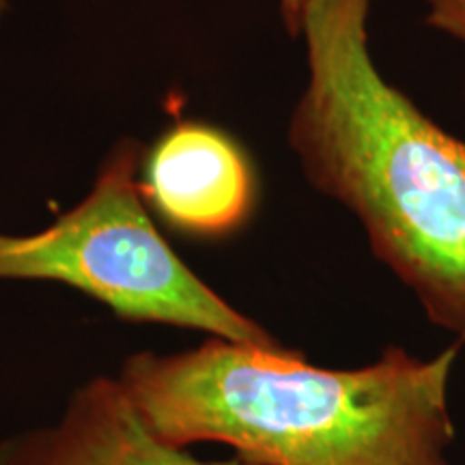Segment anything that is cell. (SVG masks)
I'll return each mask as SVG.
<instances>
[{"label": "cell", "mask_w": 465, "mask_h": 465, "mask_svg": "<svg viewBox=\"0 0 465 465\" xmlns=\"http://www.w3.org/2000/svg\"><path fill=\"white\" fill-rule=\"evenodd\" d=\"M459 349L418 358L391 345L358 369H323L291 347L209 336L188 351L132 353L116 380L177 449L216 441L250 465H455Z\"/></svg>", "instance_id": "6da1fadb"}, {"label": "cell", "mask_w": 465, "mask_h": 465, "mask_svg": "<svg viewBox=\"0 0 465 465\" xmlns=\"http://www.w3.org/2000/svg\"><path fill=\"white\" fill-rule=\"evenodd\" d=\"M371 0H311L308 83L289 143L312 188L347 207L435 328L465 345V141L388 83Z\"/></svg>", "instance_id": "7a4b0ae2"}, {"label": "cell", "mask_w": 465, "mask_h": 465, "mask_svg": "<svg viewBox=\"0 0 465 465\" xmlns=\"http://www.w3.org/2000/svg\"><path fill=\"white\" fill-rule=\"evenodd\" d=\"M141 144L119 143L83 203L33 235L0 232V281H50L83 291L116 317L287 349L203 282L147 212Z\"/></svg>", "instance_id": "3957f363"}, {"label": "cell", "mask_w": 465, "mask_h": 465, "mask_svg": "<svg viewBox=\"0 0 465 465\" xmlns=\"http://www.w3.org/2000/svg\"><path fill=\"white\" fill-rule=\"evenodd\" d=\"M144 203L173 229L224 237L242 229L257 203L250 158L229 134L185 121L168 130L143 164Z\"/></svg>", "instance_id": "277c9868"}, {"label": "cell", "mask_w": 465, "mask_h": 465, "mask_svg": "<svg viewBox=\"0 0 465 465\" xmlns=\"http://www.w3.org/2000/svg\"><path fill=\"white\" fill-rule=\"evenodd\" d=\"M0 465H250L203 461L149 429L116 377L97 375L69 394L54 420L0 438Z\"/></svg>", "instance_id": "5b68a950"}, {"label": "cell", "mask_w": 465, "mask_h": 465, "mask_svg": "<svg viewBox=\"0 0 465 465\" xmlns=\"http://www.w3.org/2000/svg\"><path fill=\"white\" fill-rule=\"evenodd\" d=\"M427 22L465 45V0H424Z\"/></svg>", "instance_id": "8992f818"}, {"label": "cell", "mask_w": 465, "mask_h": 465, "mask_svg": "<svg viewBox=\"0 0 465 465\" xmlns=\"http://www.w3.org/2000/svg\"><path fill=\"white\" fill-rule=\"evenodd\" d=\"M311 0H281V11L282 20L287 31L293 35V37H300L302 33V20H304V11Z\"/></svg>", "instance_id": "52a82bcc"}, {"label": "cell", "mask_w": 465, "mask_h": 465, "mask_svg": "<svg viewBox=\"0 0 465 465\" xmlns=\"http://www.w3.org/2000/svg\"><path fill=\"white\" fill-rule=\"evenodd\" d=\"M5 5H7V0H0V14L5 11Z\"/></svg>", "instance_id": "ba28073f"}]
</instances>
